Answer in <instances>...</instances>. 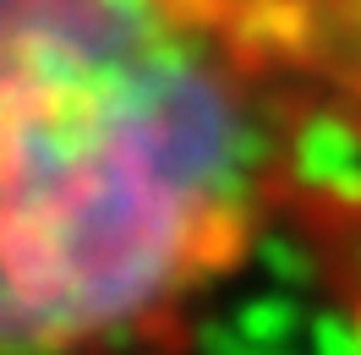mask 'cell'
<instances>
[{
	"mask_svg": "<svg viewBox=\"0 0 361 355\" xmlns=\"http://www.w3.org/2000/svg\"><path fill=\"white\" fill-rule=\"evenodd\" d=\"M301 71L345 126H361V0H279Z\"/></svg>",
	"mask_w": 361,
	"mask_h": 355,
	"instance_id": "7a4b0ae2",
	"label": "cell"
},
{
	"mask_svg": "<svg viewBox=\"0 0 361 355\" xmlns=\"http://www.w3.org/2000/svg\"><path fill=\"white\" fill-rule=\"evenodd\" d=\"M334 132L279 0H0V355H180Z\"/></svg>",
	"mask_w": 361,
	"mask_h": 355,
	"instance_id": "6da1fadb",
	"label": "cell"
}]
</instances>
